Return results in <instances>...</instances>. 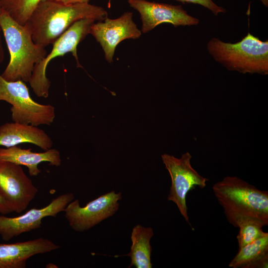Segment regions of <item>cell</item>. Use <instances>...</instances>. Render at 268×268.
Returning <instances> with one entry per match:
<instances>
[{
	"label": "cell",
	"instance_id": "1",
	"mask_svg": "<svg viewBox=\"0 0 268 268\" xmlns=\"http://www.w3.org/2000/svg\"><path fill=\"white\" fill-rule=\"evenodd\" d=\"M107 11L89 3L65 4L55 0H43L35 8L25 24L34 42L46 47L53 44L76 21L85 18L104 20Z\"/></svg>",
	"mask_w": 268,
	"mask_h": 268
},
{
	"label": "cell",
	"instance_id": "2",
	"mask_svg": "<svg viewBox=\"0 0 268 268\" xmlns=\"http://www.w3.org/2000/svg\"><path fill=\"white\" fill-rule=\"evenodd\" d=\"M212 191L222 207L229 223L236 227L237 222L251 217L268 225V192L236 176H226L215 183Z\"/></svg>",
	"mask_w": 268,
	"mask_h": 268
},
{
	"label": "cell",
	"instance_id": "3",
	"mask_svg": "<svg viewBox=\"0 0 268 268\" xmlns=\"http://www.w3.org/2000/svg\"><path fill=\"white\" fill-rule=\"evenodd\" d=\"M0 25L10 55L9 63L1 76L6 80L28 82L36 64L47 55L45 47L35 44L26 24L21 25L2 8Z\"/></svg>",
	"mask_w": 268,
	"mask_h": 268
},
{
	"label": "cell",
	"instance_id": "4",
	"mask_svg": "<svg viewBox=\"0 0 268 268\" xmlns=\"http://www.w3.org/2000/svg\"><path fill=\"white\" fill-rule=\"evenodd\" d=\"M206 49L213 59L229 70L242 73L268 74V40L263 41L248 32L235 43L212 38Z\"/></svg>",
	"mask_w": 268,
	"mask_h": 268
},
{
	"label": "cell",
	"instance_id": "5",
	"mask_svg": "<svg viewBox=\"0 0 268 268\" xmlns=\"http://www.w3.org/2000/svg\"><path fill=\"white\" fill-rule=\"evenodd\" d=\"M0 101L11 105V119L14 122L37 127L49 126L56 117L53 106L40 104L31 98L25 82L21 80L7 81L0 74Z\"/></svg>",
	"mask_w": 268,
	"mask_h": 268
},
{
	"label": "cell",
	"instance_id": "6",
	"mask_svg": "<svg viewBox=\"0 0 268 268\" xmlns=\"http://www.w3.org/2000/svg\"><path fill=\"white\" fill-rule=\"evenodd\" d=\"M95 21L91 18L76 21L52 44L51 52L35 65L28 82L37 97L46 98L49 96L51 81L46 76V69L52 59L70 52L76 61L77 67H81L78 61L77 47L89 34L90 27Z\"/></svg>",
	"mask_w": 268,
	"mask_h": 268
},
{
	"label": "cell",
	"instance_id": "7",
	"mask_svg": "<svg viewBox=\"0 0 268 268\" xmlns=\"http://www.w3.org/2000/svg\"><path fill=\"white\" fill-rule=\"evenodd\" d=\"M161 158L171 179L167 199L176 204L181 215L190 224L187 195L196 186L204 188L209 180L193 168L191 164L192 155L188 152L183 154L180 158L167 154H162Z\"/></svg>",
	"mask_w": 268,
	"mask_h": 268
},
{
	"label": "cell",
	"instance_id": "8",
	"mask_svg": "<svg viewBox=\"0 0 268 268\" xmlns=\"http://www.w3.org/2000/svg\"><path fill=\"white\" fill-rule=\"evenodd\" d=\"M122 193L114 191L100 196L80 206L78 199L73 200L64 212L70 228L77 232L88 230L104 219L114 215L119 209Z\"/></svg>",
	"mask_w": 268,
	"mask_h": 268
},
{
	"label": "cell",
	"instance_id": "9",
	"mask_svg": "<svg viewBox=\"0 0 268 268\" xmlns=\"http://www.w3.org/2000/svg\"><path fill=\"white\" fill-rule=\"evenodd\" d=\"M38 192L21 166L0 161V196L12 212L25 210Z\"/></svg>",
	"mask_w": 268,
	"mask_h": 268
},
{
	"label": "cell",
	"instance_id": "10",
	"mask_svg": "<svg viewBox=\"0 0 268 268\" xmlns=\"http://www.w3.org/2000/svg\"><path fill=\"white\" fill-rule=\"evenodd\" d=\"M74 199V195L68 193L53 199L44 207L31 208L16 217H10L0 214V237L3 241L7 242L23 233L40 228L44 218L56 217Z\"/></svg>",
	"mask_w": 268,
	"mask_h": 268
},
{
	"label": "cell",
	"instance_id": "11",
	"mask_svg": "<svg viewBox=\"0 0 268 268\" xmlns=\"http://www.w3.org/2000/svg\"><path fill=\"white\" fill-rule=\"evenodd\" d=\"M133 13L125 12L120 17L112 19L107 17L104 21L94 23L89 34L98 42L108 63L113 62L117 45L125 39H138L142 32L133 20Z\"/></svg>",
	"mask_w": 268,
	"mask_h": 268
},
{
	"label": "cell",
	"instance_id": "12",
	"mask_svg": "<svg viewBox=\"0 0 268 268\" xmlns=\"http://www.w3.org/2000/svg\"><path fill=\"white\" fill-rule=\"evenodd\" d=\"M130 6L140 14L141 32L145 33L163 23L175 27L197 25L200 20L188 13L181 5L149 1L146 0H128Z\"/></svg>",
	"mask_w": 268,
	"mask_h": 268
},
{
	"label": "cell",
	"instance_id": "13",
	"mask_svg": "<svg viewBox=\"0 0 268 268\" xmlns=\"http://www.w3.org/2000/svg\"><path fill=\"white\" fill-rule=\"evenodd\" d=\"M60 245L40 237L24 242L0 244V268H25L31 257L60 249Z\"/></svg>",
	"mask_w": 268,
	"mask_h": 268
},
{
	"label": "cell",
	"instance_id": "14",
	"mask_svg": "<svg viewBox=\"0 0 268 268\" xmlns=\"http://www.w3.org/2000/svg\"><path fill=\"white\" fill-rule=\"evenodd\" d=\"M23 143L35 144L44 150L53 145L49 135L37 126L14 122L0 126V146L10 147Z\"/></svg>",
	"mask_w": 268,
	"mask_h": 268
},
{
	"label": "cell",
	"instance_id": "15",
	"mask_svg": "<svg viewBox=\"0 0 268 268\" xmlns=\"http://www.w3.org/2000/svg\"><path fill=\"white\" fill-rule=\"evenodd\" d=\"M0 161L26 166L31 176H36L41 172L38 165L42 162H49L51 165L56 167L60 166L62 163L60 152L56 148L35 152L31 148L23 149L17 146L0 148Z\"/></svg>",
	"mask_w": 268,
	"mask_h": 268
},
{
	"label": "cell",
	"instance_id": "16",
	"mask_svg": "<svg viewBox=\"0 0 268 268\" xmlns=\"http://www.w3.org/2000/svg\"><path fill=\"white\" fill-rule=\"evenodd\" d=\"M268 233L239 249L229 263L232 268H268Z\"/></svg>",
	"mask_w": 268,
	"mask_h": 268
},
{
	"label": "cell",
	"instance_id": "17",
	"mask_svg": "<svg viewBox=\"0 0 268 268\" xmlns=\"http://www.w3.org/2000/svg\"><path fill=\"white\" fill-rule=\"evenodd\" d=\"M153 231L151 227H144L139 224L135 226L131 234L132 245L130 252L126 256L131 258V264L128 268L133 266L136 268H151L150 244Z\"/></svg>",
	"mask_w": 268,
	"mask_h": 268
},
{
	"label": "cell",
	"instance_id": "18",
	"mask_svg": "<svg viewBox=\"0 0 268 268\" xmlns=\"http://www.w3.org/2000/svg\"><path fill=\"white\" fill-rule=\"evenodd\" d=\"M42 0H0V4L14 21L21 25H24Z\"/></svg>",
	"mask_w": 268,
	"mask_h": 268
},
{
	"label": "cell",
	"instance_id": "19",
	"mask_svg": "<svg viewBox=\"0 0 268 268\" xmlns=\"http://www.w3.org/2000/svg\"><path fill=\"white\" fill-rule=\"evenodd\" d=\"M267 226L263 221L253 218L245 217L239 219L236 227L239 229L236 236L239 249L255 241L267 232L263 227Z\"/></svg>",
	"mask_w": 268,
	"mask_h": 268
},
{
	"label": "cell",
	"instance_id": "20",
	"mask_svg": "<svg viewBox=\"0 0 268 268\" xmlns=\"http://www.w3.org/2000/svg\"><path fill=\"white\" fill-rule=\"evenodd\" d=\"M183 3H189L201 5L211 11L217 16L220 13L226 12L225 8L216 4L212 0H176Z\"/></svg>",
	"mask_w": 268,
	"mask_h": 268
},
{
	"label": "cell",
	"instance_id": "21",
	"mask_svg": "<svg viewBox=\"0 0 268 268\" xmlns=\"http://www.w3.org/2000/svg\"><path fill=\"white\" fill-rule=\"evenodd\" d=\"M12 212L6 201L0 196V214L6 215Z\"/></svg>",
	"mask_w": 268,
	"mask_h": 268
},
{
	"label": "cell",
	"instance_id": "22",
	"mask_svg": "<svg viewBox=\"0 0 268 268\" xmlns=\"http://www.w3.org/2000/svg\"><path fill=\"white\" fill-rule=\"evenodd\" d=\"M65 4L89 3L90 0H55Z\"/></svg>",
	"mask_w": 268,
	"mask_h": 268
},
{
	"label": "cell",
	"instance_id": "23",
	"mask_svg": "<svg viewBox=\"0 0 268 268\" xmlns=\"http://www.w3.org/2000/svg\"><path fill=\"white\" fill-rule=\"evenodd\" d=\"M1 33H2V32L0 25V64L2 63L4 58V52L1 40Z\"/></svg>",
	"mask_w": 268,
	"mask_h": 268
},
{
	"label": "cell",
	"instance_id": "24",
	"mask_svg": "<svg viewBox=\"0 0 268 268\" xmlns=\"http://www.w3.org/2000/svg\"><path fill=\"white\" fill-rule=\"evenodd\" d=\"M47 268H57L58 267L53 263H49L46 266Z\"/></svg>",
	"mask_w": 268,
	"mask_h": 268
},
{
	"label": "cell",
	"instance_id": "25",
	"mask_svg": "<svg viewBox=\"0 0 268 268\" xmlns=\"http://www.w3.org/2000/svg\"><path fill=\"white\" fill-rule=\"evenodd\" d=\"M263 5L268 7V0H259Z\"/></svg>",
	"mask_w": 268,
	"mask_h": 268
},
{
	"label": "cell",
	"instance_id": "26",
	"mask_svg": "<svg viewBox=\"0 0 268 268\" xmlns=\"http://www.w3.org/2000/svg\"><path fill=\"white\" fill-rule=\"evenodd\" d=\"M1 8V7L0 4V9Z\"/></svg>",
	"mask_w": 268,
	"mask_h": 268
}]
</instances>
